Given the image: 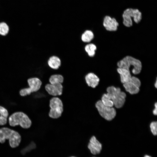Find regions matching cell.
Segmentation results:
<instances>
[{
  "label": "cell",
  "instance_id": "cell-1",
  "mask_svg": "<svg viewBox=\"0 0 157 157\" xmlns=\"http://www.w3.org/2000/svg\"><path fill=\"white\" fill-rule=\"evenodd\" d=\"M6 140H9L10 146L15 148L20 144L21 137L16 131L6 127L1 128L0 129V143H4Z\"/></svg>",
  "mask_w": 157,
  "mask_h": 157
},
{
  "label": "cell",
  "instance_id": "cell-2",
  "mask_svg": "<svg viewBox=\"0 0 157 157\" xmlns=\"http://www.w3.org/2000/svg\"><path fill=\"white\" fill-rule=\"evenodd\" d=\"M10 125L14 127L19 125L24 129L29 128L32 124L31 121L28 116L22 112H17L12 114L8 117Z\"/></svg>",
  "mask_w": 157,
  "mask_h": 157
},
{
  "label": "cell",
  "instance_id": "cell-3",
  "mask_svg": "<svg viewBox=\"0 0 157 157\" xmlns=\"http://www.w3.org/2000/svg\"><path fill=\"white\" fill-rule=\"evenodd\" d=\"M122 17L124 25L126 27H130L133 24L132 18L135 23H138L142 19V14L137 9L128 8L123 12Z\"/></svg>",
  "mask_w": 157,
  "mask_h": 157
},
{
  "label": "cell",
  "instance_id": "cell-4",
  "mask_svg": "<svg viewBox=\"0 0 157 157\" xmlns=\"http://www.w3.org/2000/svg\"><path fill=\"white\" fill-rule=\"evenodd\" d=\"M117 66L119 67L129 70L131 66H132L133 67L132 72L135 74H139L142 68V63L140 60L129 56H126L119 61L117 63Z\"/></svg>",
  "mask_w": 157,
  "mask_h": 157
},
{
  "label": "cell",
  "instance_id": "cell-5",
  "mask_svg": "<svg viewBox=\"0 0 157 157\" xmlns=\"http://www.w3.org/2000/svg\"><path fill=\"white\" fill-rule=\"evenodd\" d=\"M107 91L115 107L117 108L122 107L125 101V93L121 91L119 88L113 86L108 88Z\"/></svg>",
  "mask_w": 157,
  "mask_h": 157
},
{
  "label": "cell",
  "instance_id": "cell-6",
  "mask_svg": "<svg viewBox=\"0 0 157 157\" xmlns=\"http://www.w3.org/2000/svg\"><path fill=\"white\" fill-rule=\"evenodd\" d=\"M49 107V117L53 119H57L61 116L63 110V104L60 98L57 97L52 98L50 100Z\"/></svg>",
  "mask_w": 157,
  "mask_h": 157
},
{
  "label": "cell",
  "instance_id": "cell-7",
  "mask_svg": "<svg viewBox=\"0 0 157 157\" xmlns=\"http://www.w3.org/2000/svg\"><path fill=\"white\" fill-rule=\"evenodd\" d=\"M29 87L21 90L19 91L20 95L22 97L29 95L31 93L38 91L42 85L41 81L37 77H33L27 80Z\"/></svg>",
  "mask_w": 157,
  "mask_h": 157
},
{
  "label": "cell",
  "instance_id": "cell-8",
  "mask_svg": "<svg viewBox=\"0 0 157 157\" xmlns=\"http://www.w3.org/2000/svg\"><path fill=\"white\" fill-rule=\"evenodd\" d=\"M95 106L101 116L107 120H111L116 115L115 109L113 107L104 105L101 100L96 102Z\"/></svg>",
  "mask_w": 157,
  "mask_h": 157
},
{
  "label": "cell",
  "instance_id": "cell-9",
  "mask_svg": "<svg viewBox=\"0 0 157 157\" xmlns=\"http://www.w3.org/2000/svg\"><path fill=\"white\" fill-rule=\"evenodd\" d=\"M45 89L49 94L56 96L62 94L63 86L62 83L55 84H48L45 85Z\"/></svg>",
  "mask_w": 157,
  "mask_h": 157
},
{
  "label": "cell",
  "instance_id": "cell-10",
  "mask_svg": "<svg viewBox=\"0 0 157 157\" xmlns=\"http://www.w3.org/2000/svg\"><path fill=\"white\" fill-rule=\"evenodd\" d=\"M103 25L107 30L115 31L117 29L119 24L115 19L107 15L104 18Z\"/></svg>",
  "mask_w": 157,
  "mask_h": 157
},
{
  "label": "cell",
  "instance_id": "cell-11",
  "mask_svg": "<svg viewBox=\"0 0 157 157\" xmlns=\"http://www.w3.org/2000/svg\"><path fill=\"white\" fill-rule=\"evenodd\" d=\"M88 148L92 154L96 155L100 153L102 149V145L94 136H93L90 140Z\"/></svg>",
  "mask_w": 157,
  "mask_h": 157
},
{
  "label": "cell",
  "instance_id": "cell-12",
  "mask_svg": "<svg viewBox=\"0 0 157 157\" xmlns=\"http://www.w3.org/2000/svg\"><path fill=\"white\" fill-rule=\"evenodd\" d=\"M85 80L88 86L95 88L99 84V79L98 76L92 73L87 74L85 77Z\"/></svg>",
  "mask_w": 157,
  "mask_h": 157
},
{
  "label": "cell",
  "instance_id": "cell-13",
  "mask_svg": "<svg viewBox=\"0 0 157 157\" xmlns=\"http://www.w3.org/2000/svg\"><path fill=\"white\" fill-rule=\"evenodd\" d=\"M117 71L120 74L121 81L122 83L124 84L129 81L131 76L129 70L119 67L117 69Z\"/></svg>",
  "mask_w": 157,
  "mask_h": 157
},
{
  "label": "cell",
  "instance_id": "cell-14",
  "mask_svg": "<svg viewBox=\"0 0 157 157\" xmlns=\"http://www.w3.org/2000/svg\"><path fill=\"white\" fill-rule=\"evenodd\" d=\"M123 86L126 91L131 94H137L139 91V87L130 81L124 83Z\"/></svg>",
  "mask_w": 157,
  "mask_h": 157
},
{
  "label": "cell",
  "instance_id": "cell-15",
  "mask_svg": "<svg viewBox=\"0 0 157 157\" xmlns=\"http://www.w3.org/2000/svg\"><path fill=\"white\" fill-rule=\"evenodd\" d=\"M48 64L51 68L56 69L59 68L61 65L60 59L56 56L51 57L48 61Z\"/></svg>",
  "mask_w": 157,
  "mask_h": 157
},
{
  "label": "cell",
  "instance_id": "cell-16",
  "mask_svg": "<svg viewBox=\"0 0 157 157\" xmlns=\"http://www.w3.org/2000/svg\"><path fill=\"white\" fill-rule=\"evenodd\" d=\"M8 112L5 108L0 106V125L6 124L7 122Z\"/></svg>",
  "mask_w": 157,
  "mask_h": 157
},
{
  "label": "cell",
  "instance_id": "cell-17",
  "mask_svg": "<svg viewBox=\"0 0 157 157\" xmlns=\"http://www.w3.org/2000/svg\"><path fill=\"white\" fill-rule=\"evenodd\" d=\"M94 37L93 32L90 30H86L81 36L82 40L84 42H88L91 41Z\"/></svg>",
  "mask_w": 157,
  "mask_h": 157
},
{
  "label": "cell",
  "instance_id": "cell-18",
  "mask_svg": "<svg viewBox=\"0 0 157 157\" xmlns=\"http://www.w3.org/2000/svg\"><path fill=\"white\" fill-rule=\"evenodd\" d=\"M64 80L63 76L60 74H54L51 76L49 79V81L50 84H55L62 83Z\"/></svg>",
  "mask_w": 157,
  "mask_h": 157
},
{
  "label": "cell",
  "instance_id": "cell-19",
  "mask_svg": "<svg viewBox=\"0 0 157 157\" xmlns=\"http://www.w3.org/2000/svg\"><path fill=\"white\" fill-rule=\"evenodd\" d=\"M101 101L103 104L106 106L113 107L114 105L113 101L107 93L103 95Z\"/></svg>",
  "mask_w": 157,
  "mask_h": 157
},
{
  "label": "cell",
  "instance_id": "cell-20",
  "mask_svg": "<svg viewBox=\"0 0 157 157\" xmlns=\"http://www.w3.org/2000/svg\"><path fill=\"white\" fill-rule=\"evenodd\" d=\"M96 49V45L92 43L86 45L85 48V51L90 57H93L94 55Z\"/></svg>",
  "mask_w": 157,
  "mask_h": 157
},
{
  "label": "cell",
  "instance_id": "cell-21",
  "mask_svg": "<svg viewBox=\"0 0 157 157\" xmlns=\"http://www.w3.org/2000/svg\"><path fill=\"white\" fill-rule=\"evenodd\" d=\"M9 28L8 25L5 22L0 23V35L5 36L8 33Z\"/></svg>",
  "mask_w": 157,
  "mask_h": 157
},
{
  "label": "cell",
  "instance_id": "cell-22",
  "mask_svg": "<svg viewBox=\"0 0 157 157\" xmlns=\"http://www.w3.org/2000/svg\"><path fill=\"white\" fill-rule=\"evenodd\" d=\"M156 122H153L150 124L151 131L154 135H156L157 133V125Z\"/></svg>",
  "mask_w": 157,
  "mask_h": 157
},
{
  "label": "cell",
  "instance_id": "cell-23",
  "mask_svg": "<svg viewBox=\"0 0 157 157\" xmlns=\"http://www.w3.org/2000/svg\"><path fill=\"white\" fill-rule=\"evenodd\" d=\"M129 81L135 84L139 87H140L141 82L140 80L137 78L133 76H131Z\"/></svg>",
  "mask_w": 157,
  "mask_h": 157
},
{
  "label": "cell",
  "instance_id": "cell-24",
  "mask_svg": "<svg viewBox=\"0 0 157 157\" xmlns=\"http://www.w3.org/2000/svg\"><path fill=\"white\" fill-rule=\"evenodd\" d=\"M35 144H34L33 143L31 144L29 146V147H28V149H24L22 150V153H25L26 152L29 151L30 150H31L32 149L34 148L35 147Z\"/></svg>",
  "mask_w": 157,
  "mask_h": 157
},
{
  "label": "cell",
  "instance_id": "cell-25",
  "mask_svg": "<svg viewBox=\"0 0 157 157\" xmlns=\"http://www.w3.org/2000/svg\"><path fill=\"white\" fill-rule=\"evenodd\" d=\"M155 108L154 109V110H153V114L155 115H157V103H156L155 104Z\"/></svg>",
  "mask_w": 157,
  "mask_h": 157
},
{
  "label": "cell",
  "instance_id": "cell-26",
  "mask_svg": "<svg viewBox=\"0 0 157 157\" xmlns=\"http://www.w3.org/2000/svg\"><path fill=\"white\" fill-rule=\"evenodd\" d=\"M155 86L156 87V88H157V81L156 80V83H155Z\"/></svg>",
  "mask_w": 157,
  "mask_h": 157
},
{
  "label": "cell",
  "instance_id": "cell-27",
  "mask_svg": "<svg viewBox=\"0 0 157 157\" xmlns=\"http://www.w3.org/2000/svg\"><path fill=\"white\" fill-rule=\"evenodd\" d=\"M144 157H151L150 156L147 155H145Z\"/></svg>",
  "mask_w": 157,
  "mask_h": 157
},
{
  "label": "cell",
  "instance_id": "cell-28",
  "mask_svg": "<svg viewBox=\"0 0 157 157\" xmlns=\"http://www.w3.org/2000/svg\"><path fill=\"white\" fill-rule=\"evenodd\" d=\"M74 157V156H72V157Z\"/></svg>",
  "mask_w": 157,
  "mask_h": 157
}]
</instances>
